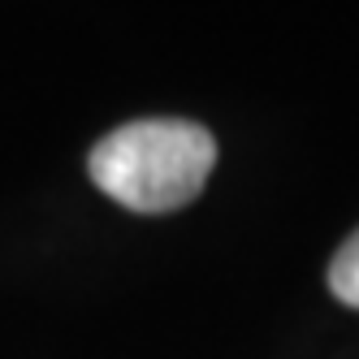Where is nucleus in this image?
Returning a JSON list of instances; mask_svg holds the SVG:
<instances>
[{
    "label": "nucleus",
    "mask_w": 359,
    "mask_h": 359,
    "mask_svg": "<svg viewBox=\"0 0 359 359\" xmlns=\"http://www.w3.org/2000/svg\"><path fill=\"white\" fill-rule=\"evenodd\" d=\"M91 182L130 212H177L217 169V139L199 121H126L91 147Z\"/></svg>",
    "instance_id": "1"
},
{
    "label": "nucleus",
    "mask_w": 359,
    "mask_h": 359,
    "mask_svg": "<svg viewBox=\"0 0 359 359\" xmlns=\"http://www.w3.org/2000/svg\"><path fill=\"white\" fill-rule=\"evenodd\" d=\"M329 290H333L338 303L359 307V229L338 247V255H333V264H329Z\"/></svg>",
    "instance_id": "2"
}]
</instances>
